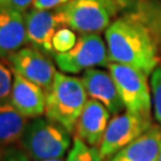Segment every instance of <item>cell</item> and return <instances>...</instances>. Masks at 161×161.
Here are the masks:
<instances>
[{
	"mask_svg": "<svg viewBox=\"0 0 161 161\" xmlns=\"http://www.w3.org/2000/svg\"><path fill=\"white\" fill-rule=\"evenodd\" d=\"M110 62L127 64L147 75L160 62L158 44L147 25L134 13L115 19L105 30Z\"/></svg>",
	"mask_w": 161,
	"mask_h": 161,
	"instance_id": "obj_1",
	"label": "cell"
},
{
	"mask_svg": "<svg viewBox=\"0 0 161 161\" xmlns=\"http://www.w3.org/2000/svg\"><path fill=\"white\" fill-rule=\"evenodd\" d=\"M88 96L81 79L58 72L47 93L46 116L73 134Z\"/></svg>",
	"mask_w": 161,
	"mask_h": 161,
	"instance_id": "obj_2",
	"label": "cell"
},
{
	"mask_svg": "<svg viewBox=\"0 0 161 161\" xmlns=\"http://www.w3.org/2000/svg\"><path fill=\"white\" fill-rule=\"evenodd\" d=\"M19 142L32 161L61 159L70 147V132L49 118L36 117L28 122Z\"/></svg>",
	"mask_w": 161,
	"mask_h": 161,
	"instance_id": "obj_3",
	"label": "cell"
},
{
	"mask_svg": "<svg viewBox=\"0 0 161 161\" xmlns=\"http://www.w3.org/2000/svg\"><path fill=\"white\" fill-rule=\"evenodd\" d=\"M123 7L118 0H69L55 11L64 26L80 34H99L109 28Z\"/></svg>",
	"mask_w": 161,
	"mask_h": 161,
	"instance_id": "obj_4",
	"label": "cell"
},
{
	"mask_svg": "<svg viewBox=\"0 0 161 161\" xmlns=\"http://www.w3.org/2000/svg\"><path fill=\"white\" fill-rule=\"evenodd\" d=\"M124 108L128 112L150 118L153 99L148 86V75L127 64L110 62L108 64Z\"/></svg>",
	"mask_w": 161,
	"mask_h": 161,
	"instance_id": "obj_5",
	"label": "cell"
},
{
	"mask_svg": "<svg viewBox=\"0 0 161 161\" xmlns=\"http://www.w3.org/2000/svg\"><path fill=\"white\" fill-rule=\"evenodd\" d=\"M54 61L64 74H78L86 69L108 67V46L98 34H81L76 44L67 53L55 54Z\"/></svg>",
	"mask_w": 161,
	"mask_h": 161,
	"instance_id": "obj_6",
	"label": "cell"
},
{
	"mask_svg": "<svg viewBox=\"0 0 161 161\" xmlns=\"http://www.w3.org/2000/svg\"><path fill=\"white\" fill-rule=\"evenodd\" d=\"M152 127V121L148 117L128 111L116 115L112 119H110L99 146L103 159H109L115 155L122 148L142 136Z\"/></svg>",
	"mask_w": 161,
	"mask_h": 161,
	"instance_id": "obj_7",
	"label": "cell"
},
{
	"mask_svg": "<svg viewBox=\"0 0 161 161\" xmlns=\"http://www.w3.org/2000/svg\"><path fill=\"white\" fill-rule=\"evenodd\" d=\"M5 60L13 73L36 84L46 93L52 90L58 72L48 55L32 47H23Z\"/></svg>",
	"mask_w": 161,
	"mask_h": 161,
	"instance_id": "obj_8",
	"label": "cell"
},
{
	"mask_svg": "<svg viewBox=\"0 0 161 161\" xmlns=\"http://www.w3.org/2000/svg\"><path fill=\"white\" fill-rule=\"evenodd\" d=\"M24 19L26 26V43L49 58H54L53 37L60 28L64 26L58 12L31 7L24 12Z\"/></svg>",
	"mask_w": 161,
	"mask_h": 161,
	"instance_id": "obj_9",
	"label": "cell"
},
{
	"mask_svg": "<svg viewBox=\"0 0 161 161\" xmlns=\"http://www.w3.org/2000/svg\"><path fill=\"white\" fill-rule=\"evenodd\" d=\"M81 81L85 86L87 96L103 104L111 115H119L122 110L125 109L110 72L99 68L86 69Z\"/></svg>",
	"mask_w": 161,
	"mask_h": 161,
	"instance_id": "obj_10",
	"label": "cell"
},
{
	"mask_svg": "<svg viewBox=\"0 0 161 161\" xmlns=\"http://www.w3.org/2000/svg\"><path fill=\"white\" fill-rule=\"evenodd\" d=\"M110 111L103 104L90 98L78 119L75 127V137L91 147L99 148L110 122Z\"/></svg>",
	"mask_w": 161,
	"mask_h": 161,
	"instance_id": "obj_11",
	"label": "cell"
},
{
	"mask_svg": "<svg viewBox=\"0 0 161 161\" xmlns=\"http://www.w3.org/2000/svg\"><path fill=\"white\" fill-rule=\"evenodd\" d=\"M10 104L26 118H36L46 114L47 93L40 86L13 73Z\"/></svg>",
	"mask_w": 161,
	"mask_h": 161,
	"instance_id": "obj_12",
	"label": "cell"
},
{
	"mask_svg": "<svg viewBox=\"0 0 161 161\" xmlns=\"http://www.w3.org/2000/svg\"><path fill=\"white\" fill-rule=\"evenodd\" d=\"M26 43L24 13L0 6V58H6Z\"/></svg>",
	"mask_w": 161,
	"mask_h": 161,
	"instance_id": "obj_13",
	"label": "cell"
},
{
	"mask_svg": "<svg viewBox=\"0 0 161 161\" xmlns=\"http://www.w3.org/2000/svg\"><path fill=\"white\" fill-rule=\"evenodd\" d=\"M161 149V129L152 127L108 161H158Z\"/></svg>",
	"mask_w": 161,
	"mask_h": 161,
	"instance_id": "obj_14",
	"label": "cell"
},
{
	"mask_svg": "<svg viewBox=\"0 0 161 161\" xmlns=\"http://www.w3.org/2000/svg\"><path fill=\"white\" fill-rule=\"evenodd\" d=\"M28 122L10 103L0 105V147L19 142Z\"/></svg>",
	"mask_w": 161,
	"mask_h": 161,
	"instance_id": "obj_15",
	"label": "cell"
},
{
	"mask_svg": "<svg viewBox=\"0 0 161 161\" xmlns=\"http://www.w3.org/2000/svg\"><path fill=\"white\" fill-rule=\"evenodd\" d=\"M134 13L143 22L154 37L156 44L161 46V3L155 0H141L136 4Z\"/></svg>",
	"mask_w": 161,
	"mask_h": 161,
	"instance_id": "obj_16",
	"label": "cell"
},
{
	"mask_svg": "<svg viewBox=\"0 0 161 161\" xmlns=\"http://www.w3.org/2000/svg\"><path fill=\"white\" fill-rule=\"evenodd\" d=\"M100 150L97 147H91L78 137L74 138L66 161H103Z\"/></svg>",
	"mask_w": 161,
	"mask_h": 161,
	"instance_id": "obj_17",
	"label": "cell"
},
{
	"mask_svg": "<svg viewBox=\"0 0 161 161\" xmlns=\"http://www.w3.org/2000/svg\"><path fill=\"white\" fill-rule=\"evenodd\" d=\"M76 35L74 30L68 28H60L53 37V48L56 54L67 53L76 44Z\"/></svg>",
	"mask_w": 161,
	"mask_h": 161,
	"instance_id": "obj_18",
	"label": "cell"
},
{
	"mask_svg": "<svg viewBox=\"0 0 161 161\" xmlns=\"http://www.w3.org/2000/svg\"><path fill=\"white\" fill-rule=\"evenodd\" d=\"M12 84L13 76L11 68L0 60V105L10 103Z\"/></svg>",
	"mask_w": 161,
	"mask_h": 161,
	"instance_id": "obj_19",
	"label": "cell"
},
{
	"mask_svg": "<svg viewBox=\"0 0 161 161\" xmlns=\"http://www.w3.org/2000/svg\"><path fill=\"white\" fill-rule=\"evenodd\" d=\"M150 86H152V99L153 109L156 121L161 124V64L150 75Z\"/></svg>",
	"mask_w": 161,
	"mask_h": 161,
	"instance_id": "obj_20",
	"label": "cell"
},
{
	"mask_svg": "<svg viewBox=\"0 0 161 161\" xmlns=\"http://www.w3.org/2000/svg\"><path fill=\"white\" fill-rule=\"evenodd\" d=\"M28 154L20 148L16 147H8L6 149H3L1 159L0 161H30Z\"/></svg>",
	"mask_w": 161,
	"mask_h": 161,
	"instance_id": "obj_21",
	"label": "cell"
},
{
	"mask_svg": "<svg viewBox=\"0 0 161 161\" xmlns=\"http://www.w3.org/2000/svg\"><path fill=\"white\" fill-rule=\"evenodd\" d=\"M35 0H0L1 7H8L19 12H25L29 10L30 6H32Z\"/></svg>",
	"mask_w": 161,
	"mask_h": 161,
	"instance_id": "obj_22",
	"label": "cell"
},
{
	"mask_svg": "<svg viewBox=\"0 0 161 161\" xmlns=\"http://www.w3.org/2000/svg\"><path fill=\"white\" fill-rule=\"evenodd\" d=\"M69 0H35L32 7L36 10H47L50 11L53 8H58L60 6L67 4Z\"/></svg>",
	"mask_w": 161,
	"mask_h": 161,
	"instance_id": "obj_23",
	"label": "cell"
},
{
	"mask_svg": "<svg viewBox=\"0 0 161 161\" xmlns=\"http://www.w3.org/2000/svg\"><path fill=\"white\" fill-rule=\"evenodd\" d=\"M118 1H119L121 4H123L124 6H127L128 5V1H129V0H118Z\"/></svg>",
	"mask_w": 161,
	"mask_h": 161,
	"instance_id": "obj_24",
	"label": "cell"
},
{
	"mask_svg": "<svg viewBox=\"0 0 161 161\" xmlns=\"http://www.w3.org/2000/svg\"><path fill=\"white\" fill-rule=\"evenodd\" d=\"M40 161H66L62 159H50V160H40Z\"/></svg>",
	"mask_w": 161,
	"mask_h": 161,
	"instance_id": "obj_25",
	"label": "cell"
},
{
	"mask_svg": "<svg viewBox=\"0 0 161 161\" xmlns=\"http://www.w3.org/2000/svg\"><path fill=\"white\" fill-rule=\"evenodd\" d=\"M158 161H161V149H160V154H159V160Z\"/></svg>",
	"mask_w": 161,
	"mask_h": 161,
	"instance_id": "obj_26",
	"label": "cell"
},
{
	"mask_svg": "<svg viewBox=\"0 0 161 161\" xmlns=\"http://www.w3.org/2000/svg\"><path fill=\"white\" fill-rule=\"evenodd\" d=\"M1 154H3V149H0V159H1Z\"/></svg>",
	"mask_w": 161,
	"mask_h": 161,
	"instance_id": "obj_27",
	"label": "cell"
}]
</instances>
